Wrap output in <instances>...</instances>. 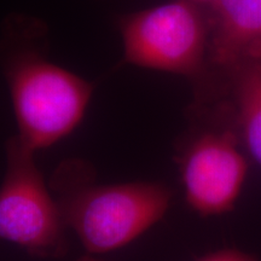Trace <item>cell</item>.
<instances>
[{
  "mask_svg": "<svg viewBox=\"0 0 261 261\" xmlns=\"http://www.w3.org/2000/svg\"><path fill=\"white\" fill-rule=\"evenodd\" d=\"M6 77L17 138L34 152L56 144L76 128L93 92L89 81L34 54L12 61Z\"/></svg>",
  "mask_w": 261,
  "mask_h": 261,
  "instance_id": "6da1fadb",
  "label": "cell"
},
{
  "mask_svg": "<svg viewBox=\"0 0 261 261\" xmlns=\"http://www.w3.org/2000/svg\"><path fill=\"white\" fill-rule=\"evenodd\" d=\"M172 192L158 182L84 185L67 194L64 223L89 254H106L132 243L162 219Z\"/></svg>",
  "mask_w": 261,
  "mask_h": 261,
  "instance_id": "7a4b0ae2",
  "label": "cell"
},
{
  "mask_svg": "<svg viewBox=\"0 0 261 261\" xmlns=\"http://www.w3.org/2000/svg\"><path fill=\"white\" fill-rule=\"evenodd\" d=\"M123 60L202 80L210 54V18L200 5L174 0L135 12L120 23Z\"/></svg>",
  "mask_w": 261,
  "mask_h": 261,
  "instance_id": "3957f363",
  "label": "cell"
},
{
  "mask_svg": "<svg viewBox=\"0 0 261 261\" xmlns=\"http://www.w3.org/2000/svg\"><path fill=\"white\" fill-rule=\"evenodd\" d=\"M34 151L14 137L6 144V166L0 190V236L39 256L64 253L63 215L47 190Z\"/></svg>",
  "mask_w": 261,
  "mask_h": 261,
  "instance_id": "277c9868",
  "label": "cell"
},
{
  "mask_svg": "<svg viewBox=\"0 0 261 261\" xmlns=\"http://www.w3.org/2000/svg\"><path fill=\"white\" fill-rule=\"evenodd\" d=\"M232 127L201 132L180 158V174L188 204L203 217L234 208L248 174V162Z\"/></svg>",
  "mask_w": 261,
  "mask_h": 261,
  "instance_id": "5b68a950",
  "label": "cell"
},
{
  "mask_svg": "<svg viewBox=\"0 0 261 261\" xmlns=\"http://www.w3.org/2000/svg\"><path fill=\"white\" fill-rule=\"evenodd\" d=\"M211 9V65L226 74L241 62L261 57V0H217Z\"/></svg>",
  "mask_w": 261,
  "mask_h": 261,
  "instance_id": "8992f818",
  "label": "cell"
},
{
  "mask_svg": "<svg viewBox=\"0 0 261 261\" xmlns=\"http://www.w3.org/2000/svg\"><path fill=\"white\" fill-rule=\"evenodd\" d=\"M225 75L232 100V128L261 167V57L241 62Z\"/></svg>",
  "mask_w": 261,
  "mask_h": 261,
  "instance_id": "52a82bcc",
  "label": "cell"
},
{
  "mask_svg": "<svg viewBox=\"0 0 261 261\" xmlns=\"http://www.w3.org/2000/svg\"><path fill=\"white\" fill-rule=\"evenodd\" d=\"M197 261H257L249 254L237 249H221L202 256Z\"/></svg>",
  "mask_w": 261,
  "mask_h": 261,
  "instance_id": "ba28073f",
  "label": "cell"
},
{
  "mask_svg": "<svg viewBox=\"0 0 261 261\" xmlns=\"http://www.w3.org/2000/svg\"><path fill=\"white\" fill-rule=\"evenodd\" d=\"M189 2L194 3L196 5H210L212 6L217 0H189Z\"/></svg>",
  "mask_w": 261,
  "mask_h": 261,
  "instance_id": "9c48e42d",
  "label": "cell"
},
{
  "mask_svg": "<svg viewBox=\"0 0 261 261\" xmlns=\"http://www.w3.org/2000/svg\"><path fill=\"white\" fill-rule=\"evenodd\" d=\"M80 261H99V260H96L93 259V257H90V256H86V257H83Z\"/></svg>",
  "mask_w": 261,
  "mask_h": 261,
  "instance_id": "30bf717a",
  "label": "cell"
}]
</instances>
